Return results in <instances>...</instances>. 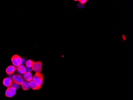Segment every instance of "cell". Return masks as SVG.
<instances>
[{"label":"cell","mask_w":133,"mask_h":100,"mask_svg":"<svg viewBox=\"0 0 133 100\" xmlns=\"http://www.w3.org/2000/svg\"><path fill=\"white\" fill-rule=\"evenodd\" d=\"M11 61L13 66L15 67H18L22 65V59L20 56L17 55H15L12 56Z\"/></svg>","instance_id":"6da1fadb"},{"label":"cell","mask_w":133,"mask_h":100,"mask_svg":"<svg viewBox=\"0 0 133 100\" xmlns=\"http://www.w3.org/2000/svg\"><path fill=\"white\" fill-rule=\"evenodd\" d=\"M33 81L40 85H42L44 80V76L41 73H35L33 77Z\"/></svg>","instance_id":"7a4b0ae2"},{"label":"cell","mask_w":133,"mask_h":100,"mask_svg":"<svg viewBox=\"0 0 133 100\" xmlns=\"http://www.w3.org/2000/svg\"><path fill=\"white\" fill-rule=\"evenodd\" d=\"M16 93V89L13 86H11L7 88L6 90L5 96L6 97H13Z\"/></svg>","instance_id":"3957f363"},{"label":"cell","mask_w":133,"mask_h":100,"mask_svg":"<svg viewBox=\"0 0 133 100\" xmlns=\"http://www.w3.org/2000/svg\"><path fill=\"white\" fill-rule=\"evenodd\" d=\"M12 80L14 84L18 85H21L22 83L24 81V78L20 75L16 74L12 77Z\"/></svg>","instance_id":"277c9868"},{"label":"cell","mask_w":133,"mask_h":100,"mask_svg":"<svg viewBox=\"0 0 133 100\" xmlns=\"http://www.w3.org/2000/svg\"><path fill=\"white\" fill-rule=\"evenodd\" d=\"M42 63L41 61H38L35 62L34 65L32 67L33 71L35 72V73H40L42 71Z\"/></svg>","instance_id":"5b68a950"},{"label":"cell","mask_w":133,"mask_h":100,"mask_svg":"<svg viewBox=\"0 0 133 100\" xmlns=\"http://www.w3.org/2000/svg\"><path fill=\"white\" fill-rule=\"evenodd\" d=\"M13 82L12 78L9 77L5 78L3 80V85L7 88L13 86Z\"/></svg>","instance_id":"8992f818"},{"label":"cell","mask_w":133,"mask_h":100,"mask_svg":"<svg viewBox=\"0 0 133 100\" xmlns=\"http://www.w3.org/2000/svg\"><path fill=\"white\" fill-rule=\"evenodd\" d=\"M30 87L31 89L34 91L39 90L42 88V86L39 85L34 81L32 80V81L29 82Z\"/></svg>","instance_id":"52a82bcc"},{"label":"cell","mask_w":133,"mask_h":100,"mask_svg":"<svg viewBox=\"0 0 133 100\" xmlns=\"http://www.w3.org/2000/svg\"><path fill=\"white\" fill-rule=\"evenodd\" d=\"M32 74L31 72H27L23 75V78L25 81L28 82L32 81L33 79Z\"/></svg>","instance_id":"ba28073f"},{"label":"cell","mask_w":133,"mask_h":100,"mask_svg":"<svg viewBox=\"0 0 133 100\" xmlns=\"http://www.w3.org/2000/svg\"><path fill=\"white\" fill-rule=\"evenodd\" d=\"M16 71V68L14 66L10 65L6 69V73L8 75H13Z\"/></svg>","instance_id":"9c48e42d"},{"label":"cell","mask_w":133,"mask_h":100,"mask_svg":"<svg viewBox=\"0 0 133 100\" xmlns=\"http://www.w3.org/2000/svg\"><path fill=\"white\" fill-rule=\"evenodd\" d=\"M16 70L20 74H22V75H24L27 72L26 68V67L25 66L22 65H20L19 66L17 67Z\"/></svg>","instance_id":"30bf717a"},{"label":"cell","mask_w":133,"mask_h":100,"mask_svg":"<svg viewBox=\"0 0 133 100\" xmlns=\"http://www.w3.org/2000/svg\"><path fill=\"white\" fill-rule=\"evenodd\" d=\"M21 86L22 89L24 91H27L30 88V85H29V82L25 81H24L22 83V84H21Z\"/></svg>","instance_id":"8fae6325"},{"label":"cell","mask_w":133,"mask_h":100,"mask_svg":"<svg viewBox=\"0 0 133 100\" xmlns=\"http://www.w3.org/2000/svg\"><path fill=\"white\" fill-rule=\"evenodd\" d=\"M34 63L35 62L34 61H33L31 59H29L26 62V66L28 68H32L34 65Z\"/></svg>","instance_id":"7c38bea8"},{"label":"cell","mask_w":133,"mask_h":100,"mask_svg":"<svg viewBox=\"0 0 133 100\" xmlns=\"http://www.w3.org/2000/svg\"><path fill=\"white\" fill-rule=\"evenodd\" d=\"M79 2L81 3L82 5H84L87 2V0H79Z\"/></svg>","instance_id":"4fadbf2b"}]
</instances>
